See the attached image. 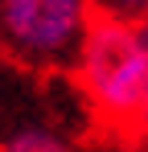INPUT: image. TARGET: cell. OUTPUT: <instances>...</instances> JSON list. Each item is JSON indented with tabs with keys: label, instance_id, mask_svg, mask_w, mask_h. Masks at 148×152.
<instances>
[{
	"label": "cell",
	"instance_id": "277c9868",
	"mask_svg": "<svg viewBox=\"0 0 148 152\" xmlns=\"http://www.w3.org/2000/svg\"><path fill=\"white\" fill-rule=\"evenodd\" d=\"M103 8H111L115 17H123V12H148V0H99Z\"/></svg>",
	"mask_w": 148,
	"mask_h": 152
},
{
	"label": "cell",
	"instance_id": "7a4b0ae2",
	"mask_svg": "<svg viewBox=\"0 0 148 152\" xmlns=\"http://www.w3.org/2000/svg\"><path fill=\"white\" fill-rule=\"evenodd\" d=\"M8 33L37 53H58L86 29V0H4Z\"/></svg>",
	"mask_w": 148,
	"mask_h": 152
},
{
	"label": "cell",
	"instance_id": "5b68a950",
	"mask_svg": "<svg viewBox=\"0 0 148 152\" xmlns=\"http://www.w3.org/2000/svg\"><path fill=\"white\" fill-rule=\"evenodd\" d=\"M136 33H140V41H144V50H148V21H140ZM140 124H148V99H144V119H140Z\"/></svg>",
	"mask_w": 148,
	"mask_h": 152
},
{
	"label": "cell",
	"instance_id": "3957f363",
	"mask_svg": "<svg viewBox=\"0 0 148 152\" xmlns=\"http://www.w3.org/2000/svg\"><path fill=\"white\" fill-rule=\"evenodd\" d=\"M4 152H70V148L62 140L45 136V132H21V136H12L4 144Z\"/></svg>",
	"mask_w": 148,
	"mask_h": 152
},
{
	"label": "cell",
	"instance_id": "6da1fadb",
	"mask_svg": "<svg viewBox=\"0 0 148 152\" xmlns=\"http://www.w3.org/2000/svg\"><path fill=\"white\" fill-rule=\"evenodd\" d=\"M82 86L103 115L144 119L148 99V50L136 25L103 17L82 33Z\"/></svg>",
	"mask_w": 148,
	"mask_h": 152
}]
</instances>
